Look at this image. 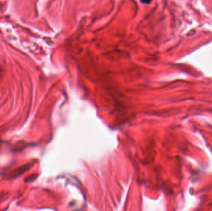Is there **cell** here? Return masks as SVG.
Masks as SVG:
<instances>
[{
    "label": "cell",
    "instance_id": "6da1fadb",
    "mask_svg": "<svg viewBox=\"0 0 212 211\" xmlns=\"http://www.w3.org/2000/svg\"><path fill=\"white\" fill-rule=\"evenodd\" d=\"M32 165L31 164H27L24 166L20 167L17 169L12 171L8 175V179H13L16 178L18 177L19 176L21 175L23 173H24L26 171H27L29 168Z\"/></svg>",
    "mask_w": 212,
    "mask_h": 211
},
{
    "label": "cell",
    "instance_id": "7a4b0ae2",
    "mask_svg": "<svg viewBox=\"0 0 212 211\" xmlns=\"http://www.w3.org/2000/svg\"><path fill=\"white\" fill-rule=\"evenodd\" d=\"M151 0H141V1L143 3H148L150 2Z\"/></svg>",
    "mask_w": 212,
    "mask_h": 211
}]
</instances>
